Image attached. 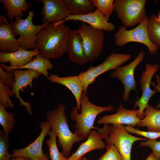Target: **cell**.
I'll return each mask as SVG.
<instances>
[{"label":"cell","mask_w":160,"mask_h":160,"mask_svg":"<svg viewBox=\"0 0 160 160\" xmlns=\"http://www.w3.org/2000/svg\"><path fill=\"white\" fill-rule=\"evenodd\" d=\"M71 29L64 23L56 26L48 23L38 32L35 49L48 59H56L67 53L68 39Z\"/></svg>","instance_id":"obj_1"},{"label":"cell","mask_w":160,"mask_h":160,"mask_svg":"<svg viewBox=\"0 0 160 160\" xmlns=\"http://www.w3.org/2000/svg\"><path fill=\"white\" fill-rule=\"evenodd\" d=\"M81 111L79 113L76 106L73 107L70 111V119L74 121L75 130L74 133L81 140L87 139L90 131L92 129L98 130L100 128L94 126L97 116L101 113L114 111L113 106L109 105L100 106L90 102L87 94L83 92L80 100Z\"/></svg>","instance_id":"obj_2"},{"label":"cell","mask_w":160,"mask_h":160,"mask_svg":"<svg viewBox=\"0 0 160 160\" xmlns=\"http://www.w3.org/2000/svg\"><path fill=\"white\" fill-rule=\"evenodd\" d=\"M65 104L61 103L52 110L48 111L46 121L49 123L51 130L56 135L58 145L65 156L68 158L74 144L81 140L69 128L65 113Z\"/></svg>","instance_id":"obj_3"},{"label":"cell","mask_w":160,"mask_h":160,"mask_svg":"<svg viewBox=\"0 0 160 160\" xmlns=\"http://www.w3.org/2000/svg\"><path fill=\"white\" fill-rule=\"evenodd\" d=\"M146 0H116L114 9L124 26L132 27L140 24L147 17Z\"/></svg>","instance_id":"obj_4"},{"label":"cell","mask_w":160,"mask_h":160,"mask_svg":"<svg viewBox=\"0 0 160 160\" xmlns=\"http://www.w3.org/2000/svg\"><path fill=\"white\" fill-rule=\"evenodd\" d=\"M148 19L147 17L137 27L129 30L126 26H120L114 35L115 45L123 47L129 42H139L147 47L150 54L155 55L159 47L153 44L149 39L147 29Z\"/></svg>","instance_id":"obj_5"},{"label":"cell","mask_w":160,"mask_h":160,"mask_svg":"<svg viewBox=\"0 0 160 160\" xmlns=\"http://www.w3.org/2000/svg\"><path fill=\"white\" fill-rule=\"evenodd\" d=\"M34 15L33 11H29L25 19H17L15 21L9 23L12 30L14 36L19 35L17 40L20 46L26 50L35 49L37 34L48 23L38 25H34L32 21Z\"/></svg>","instance_id":"obj_6"},{"label":"cell","mask_w":160,"mask_h":160,"mask_svg":"<svg viewBox=\"0 0 160 160\" xmlns=\"http://www.w3.org/2000/svg\"><path fill=\"white\" fill-rule=\"evenodd\" d=\"M130 58L129 54L113 53L100 65L96 66H91L86 71L79 73L78 76L82 83L83 92L87 93L89 86L94 83L98 76L106 71L115 69Z\"/></svg>","instance_id":"obj_7"},{"label":"cell","mask_w":160,"mask_h":160,"mask_svg":"<svg viewBox=\"0 0 160 160\" xmlns=\"http://www.w3.org/2000/svg\"><path fill=\"white\" fill-rule=\"evenodd\" d=\"M77 30L81 37L88 61L92 62L98 58L104 47L103 31L94 28L84 22Z\"/></svg>","instance_id":"obj_8"},{"label":"cell","mask_w":160,"mask_h":160,"mask_svg":"<svg viewBox=\"0 0 160 160\" xmlns=\"http://www.w3.org/2000/svg\"><path fill=\"white\" fill-rule=\"evenodd\" d=\"M107 145L113 144L116 147L122 160H131V151L133 144L139 140H146V138L132 135L127 131L124 124L112 125L108 135L104 137Z\"/></svg>","instance_id":"obj_9"},{"label":"cell","mask_w":160,"mask_h":160,"mask_svg":"<svg viewBox=\"0 0 160 160\" xmlns=\"http://www.w3.org/2000/svg\"><path fill=\"white\" fill-rule=\"evenodd\" d=\"M145 53L143 50L140 51L135 59L128 64L119 67L110 73V77L119 79L124 87V91L122 97L125 102L128 101L130 92L133 90L137 93V89L134 76V71L138 65L143 60Z\"/></svg>","instance_id":"obj_10"},{"label":"cell","mask_w":160,"mask_h":160,"mask_svg":"<svg viewBox=\"0 0 160 160\" xmlns=\"http://www.w3.org/2000/svg\"><path fill=\"white\" fill-rule=\"evenodd\" d=\"M159 65L157 64L153 65L147 63L145 66V70L143 72L139 81L140 89L142 91L140 97L135 102V106L138 108L137 116L141 120L144 117V111L148 104V102L152 96L157 91L155 89L152 90L150 84L153 76L158 71Z\"/></svg>","instance_id":"obj_11"},{"label":"cell","mask_w":160,"mask_h":160,"mask_svg":"<svg viewBox=\"0 0 160 160\" xmlns=\"http://www.w3.org/2000/svg\"><path fill=\"white\" fill-rule=\"evenodd\" d=\"M40 128L41 132L35 140L24 148H16L12 150V154L15 157L21 156L30 160H49V156L43 152V141L51 129L49 123L46 121L42 122Z\"/></svg>","instance_id":"obj_12"},{"label":"cell","mask_w":160,"mask_h":160,"mask_svg":"<svg viewBox=\"0 0 160 160\" xmlns=\"http://www.w3.org/2000/svg\"><path fill=\"white\" fill-rule=\"evenodd\" d=\"M12 70L15 80V83L11 89L12 91L15 94V98L19 100L20 105L25 107L29 115H32L31 103L23 99L20 96L19 92H24V89L27 88L28 86L32 88L33 80L38 78L41 74L31 69L24 70L22 69H17Z\"/></svg>","instance_id":"obj_13"},{"label":"cell","mask_w":160,"mask_h":160,"mask_svg":"<svg viewBox=\"0 0 160 160\" xmlns=\"http://www.w3.org/2000/svg\"><path fill=\"white\" fill-rule=\"evenodd\" d=\"M40 53L37 49L30 51L20 47L15 52H0V66L5 70L17 69L26 65L32 60L34 56Z\"/></svg>","instance_id":"obj_14"},{"label":"cell","mask_w":160,"mask_h":160,"mask_svg":"<svg viewBox=\"0 0 160 160\" xmlns=\"http://www.w3.org/2000/svg\"><path fill=\"white\" fill-rule=\"evenodd\" d=\"M42 2L41 22L54 23L65 19L71 14L66 8L63 0H37Z\"/></svg>","instance_id":"obj_15"},{"label":"cell","mask_w":160,"mask_h":160,"mask_svg":"<svg viewBox=\"0 0 160 160\" xmlns=\"http://www.w3.org/2000/svg\"><path fill=\"white\" fill-rule=\"evenodd\" d=\"M109 18L106 17L98 9L90 13L81 15H71L65 19L54 23V26L68 20H78L87 23L93 28L110 32L113 31L115 26L112 23L109 22Z\"/></svg>","instance_id":"obj_16"},{"label":"cell","mask_w":160,"mask_h":160,"mask_svg":"<svg viewBox=\"0 0 160 160\" xmlns=\"http://www.w3.org/2000/svg\"><path fill=\"white\" fill-rule=\"evenodd\" d=\"M138 113V109H126L122 104H120L115 113L101 116L97 121V123L99 124H126L134 127L137 126L141 121L137 116Z\"/></svg>","instance_id":"obj_17"},{"label":"cell","mask_w":160,"mask_h":160,"mask_svg":"<svg viewBox=\"0 0 160 160\" xmlns=\"http://www.w3.org/2000/svg\"><path fill=\"white\" fill-rule=\"evenodd\" d=\"M98 130V131L95 130L90 131L87 140L80 144L76 151L68 158V160H76L91 151L102 150L105 147L106 145L102 140L104 138L105 127L103 126V128Z\"/></svg>","instance_id":"obj_18"},{"label":"cell","mask_w":160,"mask_h":160,"mask_svg":"<svg viewBox=\"0 0 160 160\" xmlns=\"http://www.w3.org/2000/svg\"><path fill=\"white\" fill-rule=\"evenodd\" d=\"M68 58L70 62L79 65L88 62L86 55L81 37L77 29H71L68 39Z\"/></svg>","instance_id":"obj_19"},{"label":"cell","mask_w":160,"mask_h":160,"mask_svg":"<svg viewBox=\"0 0 160 160\" xmlns=\"http://www.w3.org/2000/svg\"><path fill=\"white\" fill-rule=\"evenodd\" d=\"M47 79L52 82L64 85L70 90L75 98L76 108L79 111H81L80 100L83 88L78 75L61 77L57 74H53L50 75Z\"/></svg>","instance_id":"obj_20"},{"label":"cell","mask_w":160,"mask_h":160,"mask_svg":"<svg viewBox=\"0 0 160 160\" xmlns=\"http://www.w3.org/2000/svg\"><path fill=\"white\" fill-rule=\"evenodd\" d=\"M12 29L4 15L0 16V52L10 53L17 51L20 47L15 38Z\"/></svg>","instance_id":"obj_21"},{"label":"cell","mask_w":160,"mask_h":160,"mask_svg":"<svg viewBox=\"0 0 160 160\" xmlns=\"http://www.w3.org/2000/svg\"><path fill=\"white\" fill-rule=\"evenodd\" d=\"M0 2L6 10L8 22L10 20L13 21L14 17L16 19L21 18L23 16V12H27L32 6L31 3H27L25 0H0Z\"/></svg>","instance_id":"obj_22"},{"label":"cell","mask_w":160,"mask_h":160,"mask_svg":"<svg viewBox=\"0 0 160 160\" xmlns=\"http://www.w3.org/2000/svg\"><path fill=\"white\" fill-rule=\"evenodd\" d=\"M137 126L146 127L148 131L160 132V109L148 104L144 111V118Z\"/></svg>","instance_id":"obj_23"},{"label":"cell","mask_w":160,"mask_h":160,"mask_svg":"<svg viewBox=\"0 0 160 160\" xmlns=\"http://www.w3.org/2000/svg\"><path fill=\"white\" fill-rule=\"evenodd\" d=\"M67 10L71 15H81L92 12L95 10L91 0H63Z\"/></svg>","instance_id":"obj_24"},{"label":"cell","mask_w":160,"mask_h":160,"mask_svg":"<svg viewBox=\"0 0 160 160\" xmlns=\"http://www.w3.org/2000/svg\"><path fill=\"white\" fill-rule=\"evenodd\" d=\"M53 68V65L49 60L43 57L40 53L36 55L32 60L26 65L17 69L32 70L40 73L47 79L49 76L48 70Z\"/></svg>","instance_id":"obj_25"},{"label":"cell","mask_w":160,"mask_h":160,"mask_svg":"<svg viewBox=\"0 0 160 160\" xmlns=\"http://www.w3.org/2000/svg\"><path fill=\"white\" fill-rule=\"evenodd\" d=\"M48 135L49 137L46 140L45 143L48 149L49 157L51 160H68L63 152L59 151L57 145V137L55 133L50 130Z\"/></svg>","instance_id":"obj_26"},{"label":"cell","mask_w":160,"mask_h":160,"mask_svg":"<svg viewBox=\"0 0 160 160\" xmlns=\"http://www.w3.org/2000/svg\"><path fill=\"white\" fill-rule=\"evenodd\" d=\"M15 116L14 113L8 112L0 104V124L3 128L4 134L8 138L16 122L14 118Z\"/></svg>","instance_id":"obj_27"},{"label":"cell","mask_w":160,"mask_h":160,"mask_svg":"<svg viewBox=\"0 0 160 160\" xmlns=\"http://www.w3.org/2000/svg\"><path fill=\"white\" fill-rule=\"evenodd\" d=\"M147 29L151 41L155 46L160 47V22L156 20L154 15L149 17Z\"/></svg>","instance_id":"obj_28"},{"label":"cell","mask_w":160,"mask_h":160,"mask_svg":"<svg viewBox=\"0 0 160 160\" xmlns=\"http://www.w3.org/2000/svg\"><path fill=\"white\" fill-rule=\"evenodd\" d=\"M14 96L10 88L0 81V104L6 109L13 108L14 105L10 98Z\"/></svg>","instance_id":"obj_29"},{"label":"cell","mask_w":160,"mask_h":160,"mask_svg":"<svg viewBox=\"0 0 160 160\" xmlns=\"http://www.w3.org/2000/svg\"><path fill=\"white\" fill-rule=\"evenodd\" d=\"M96 9L109 18L114 9V0H91Z\"/></svg>","instance_id":"obj_30"},{"label":"cell","mask_w":160,"mask_h":160,"mask_svg":"<svg viewBox=\"0 0 160 160\" xmlns=\"http://www.w3.org/2000/svg\"><path fill=\"white\" fill-rule=\"evenodd\" d=\"M10 146L8 138L4 134L3 130L0 129V160H9L14 157L9 154L8 148Z\"/></svg>","instance_id":"obj_31"},{"label":"cell","mask_w":160,"mask_h":160,"mask_svg":"<svg viewBox=\"0 0 160 160\" xmlns=\"http://www.w3.org/2000/svg\"><path fill=\"white\" fill-rule=\"evenodd\" d=\"M106 152L98 160H122L118 151L113 144L107 145Z\"/></svg>","instance_id":"obj_32"},{"label":"cell","mask_w":160,"mask_h":160,"mask_svg":"<svg viewBox=\"0 0 160 160\" xmlns=\"http://www.w3.org/2000/svg\"><path fill=\"white\" fill-rule=\"evenodd\" d=\"M125 127L128 132L143 136L149 140H156L157 138L160 137V132L141 131L135 129L130 125L125 126Z\"/></svg>","instance_id":"obj_33"},{"label":"cell","mask_w":160,"mask_h":160,"mask_svg":"<svg viewBox=\"0 0 160 160\" xmlns=\"http://www.w3.org/2000/svg\"><path fill=\"white\" fill-rule=\"evenodd\" d=\"M0 81L10 88H12L15 80L12 70L4 71L0 66Z\"/></svg>","instance_id":"obj_34"},{"label":"cell","mask_w":160,"mask_h":160,"mask_svg":"<svg viewBox=\"0 0 160 160\" xmlns=\"http://www.w3.org/2000/svg\"><path fill=\"white\" fill-rule=\"evenodd\" d=\"M139 146H148L152 150V153L157 158L160 159V141L148 139L141 142Z\"/></svg>","instance_id":"obj_35"},{"label":"cell","mask_w":160,"mask_h":160,"mask_svg":"<svg viewBox=\"0 0 160 160\" xmlns=\"http://www.w3.org/2000/svg\"><path fill=\"white\" fill-rule=\"evenodd\" d=\"M157 81L156 84L155 83L151 81V84L153 87L154 89L156 90L157 92H160V78L159 75H156ZM155 108L156 109H159L160 108V102L155 106Z\"/></svg>","instance_id":"obj_36"},{"label":"cell","mask_w":160,"mask_h":160,"mask_svg":"<svg viewBox=\"0 0 160 160\" xmlns=\"http://www.w3.org/2000/svg\"><path fill=\"white\" fill-rule=\"evenodd\" d=\"M143 160H160V159L156 158L152 153L149 154L145 159Z\"/></svg>","instance_id":"obj_37"},{"label":"cell","mask_w":160,"mask_h":160,"mask_svg":"<svg viewBox=\"0 0 160 160\" xmlns=\"http://www.w3.org/2000/svg\"><path fill=\"white\" fill-rule=\"evenodd\" d=\"M9 160H30L29 159L21 156L15 157Z\"/></svg>","instance_id":"obj_38"},{"label":"cell","mask_w":160,"mask_h":160,"mask_svg":"<svg viewBox=\"0 0 160 160\" xmlns=\"http://www.w3.org/2000/svg\"><path fill=\"white\" fill-rule=\"evenodd\" d=\"M154 18L156 20L160 22V11L157 16L154 15Z\"/></svg>","instance_id":"obj_39"},{"label":"cell","mask_w":160,"mask_h":160,"mask_svg":"<svg viewBox=\"0 0 160 160\" xmlns=\"http://www.w3.org/2000/svg\"><path fill=\"white\" fill-rule=\"evenodd\" d=\"M76 160H87V159L86 157L84 156Z\"/></svg>","instance_id":"obj_40"},{"label":"cell","mask_w":160,"mask_h":160,"mask_svg":"<svg viewBox=\"0 0 160 160\" xmlns=\"http://www.w3.org/2000/svg\"></svg>","instance_id":"obj_41"}]
</instances>
